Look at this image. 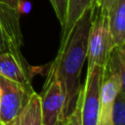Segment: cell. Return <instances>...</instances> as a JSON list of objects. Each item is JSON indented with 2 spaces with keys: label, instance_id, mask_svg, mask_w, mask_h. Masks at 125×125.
I'll return each instance as SVG.
<instances>
[{
  "label": "cell",
  "instance_id": "d6986e66",
  "mask_svg": "<svg viewBox=\"0 0 125 125\" xmlns=\"http://www.w3.org/2000/svg\"><path fill=\"white\" fill-rule=\"evenodd\" d=\"M49 1H50V2H51V3H52V0H49Z\"/></svg>",
  "mask_w": 125,
  "mask_h": 125
},
{
  "label": "cell",
  "instance_id": "30bf717a",
  "mask_svg": "<svg viewBox=\"0 0 125 125\" xmlns=\"http://www.w3.org/2000/svg\"><path fill=\"white\" fill-rule=\"evenodd\" d=\"M124 70H125V50L124 46L113 47L106 64L104 75L112 76L118 83L121 90H124Z\"/></svg>",
  "mask_w": 125,
  "mask_h": 125
},
{
  "label": "cell",
  "instance_id": "3957f363",
  "mask_svg": "<svg viewBox=\"0 0 125 125\" xmlns=\"http://www.w3.org/2000/svg\"><path fill=\"white\" fill-rule=\"evenodd\" d=\"M40 96L42 125L62 124L63 118L64 96L62 91L61 83L57 77L56 71L50 65L48 74Z\"/></svg>",
  "mask_w": 125,
  "mask_h": 125
},
{
  "label": "cell",
  "instance_id": "ffe728a7",
  "mask_svg": "<svg viewBox=\"0 0 125 125\" xmlns=\"http://www.w3.org/2000/svg\"><path fill=\"white\" fill-rule=\"evenodd\" d=\"M57 125H62V124H57Z\"/></svg>",
  "mask_w": 125,
  "mask_h": 125
},
{
  "label": "cell",
  "instance_id": "5b68a950",
  "mask_svg": "<svg viewBox=\"0 0 125 125\" xmlns=\"http://www.w3.org/2000/svg\"><path fill=\"white\" fill-rule=\"evenodd\" d=\"M34 90L0 74V121L7 125L21 110Z\"/></svg>",
  "mask_w": 125,
  "mask_h": 125
},
{
  "label": "cell",
  "instance_id": "e0dca14e",
  "mask_svg": "<svg viewBox=\"0 0 125 125\" xmlns=\"http://www.w3.org/2000/svg\"><path fill=\"white\" fill-rule=\"evenodd\" d=\"M4 51H6V47H5V42H4L1 26H0V52H4Z\"/></svg>",
  "mask_w": 125,
  "mask_h": 125
},
{
  "label": "cell",
  "instance_id": "5bb4252c",
  "mask_svg": "<svg viewBox=\"0 0 125 125\" xmlns=\"http://www.w3.org/2000/svg\"><path fill=\"white\" fill-rule=\"evenodd\" d=\"M66 2L67 0H52V6L55 10L56 16L61 23V26L62 25L65 18L66 13Z\"/></svg>",
  "mask_w": 125,
  "mask_h": 125
},
{
  "label": "cell",
  "instance_id": "8992f818",
  "mask_svg": "<svg viewBox=\"0 0 125 125\" xmlns=\"http://www.w3.org/2000/svg\"><path fill=\"white\" fill-rule=\"evenodd\" d=\"M121 91L117 81L110 75H104L100 94L99 125H112L111 114L114 99Z\"/></svg>",
  "mask_w": 125,
  "mask_h": 125
},
{
  "label": "cell",
  "instance_id": "8fae6325",
  "mask_svg": "<svg viewBox=\"0 0 125 125\" xmlns=\"http://www.w3.org/2000/svg\"><path fill=\"white\" fill-rule=\"evenodd\" d=\"M93 2L94 0H67L65 18L62 25L61 41L65 39L75 21L82 15V13L92 5Z\"/></svg>",
  "mask_w": 125,
  "mask_h": 125
},
{
  "label": "cell",
  "instance_id": "ac0fdd59",
  "mask_svg": "<svg viewBox=\"0 0 125 125\" xmlns=\"http://www.w3.org/2000/svg\"><path fill=\"white\" fill-rule=\"evenodd\" d=\"M0 125H5V124H3V123H2L1 121H0Z\"/></svg>",
  "mask_w": 125,
  "mask_h": 125
},
{
  "label": "cell",
  "instance_id": "52a82bcc",
  "mask_svg": "<svg viewBox=\"0 0 125 125\" xmlns=\"http://www.w3.org/2000/svg\"><path fill=\"white\" fill-rule=\"evenodd\" d=\"M108 28L113 47L125 45V0H117L107 12Z\"/></svg>",
  "mask_w": 125,
  "mask_h": 125
},
{
  "label": "cell",
  "instance_id": "4fadbf2b",
  "mask_svg": "<svg viewBox=\"0 0 125 125\" xmlns=\"http://www.w3.org/2000/svg\"><path fill=\"white\" fill-rule=\"evenodd\" d=\"M81 104H82V88L80 90V94H79L75 108L72 110V112L70 114H68L63 119V121L62 122V125H82V121H81Z\"/></svg>",
  "mask_w": 125,
  "mask_h": 125
},
{
  "label": "cell",
  "instance_id": "7a4b0ae2",
  "mask_svg": "<svg viewBox=\"0 0 125 125\" xmlns=\"http://www.w3.org/2000/svg\"><path fill=\"white\" fill-rule=\"evenodd\" d=\"M113 48L107 21V14L92 6V20L88 35L87 60L88 65L105 66Z\"/></svg>",
  "mask_w": 125,
  "mask_h": 125
},
{
  "label": "cell",
  "instance_id": "277c9868",
  "mask_svg": "<svg viewBox=\"0 0 125 125\" xmlns=\"http://www.w3.org/2000/svg\"><path fill=\"white\" fill-rule=\"evenodd\" d=\"M104 70V67L101 65H88L85 84L82 88V125H99L100 94Z\"/></svg>",
  "mask_w": 125,
  "mask_h": 125
},
{
  "label": "cell",
  "instance_id": "ba28073f",
  "mask_svg": "<svg viewBox=\"0 0 125 125\" xmlns=\"http://www.w3.org/2000/svg\"><path fill=\"white\" fill-rule=\"evenodd\" d=\"M0 74L27 88H32L29 73L22 68L17 59L8 51L0 52Z\"/></svg>",
  "mask_w": 125,
  "mask_h": 125
},
{
  "label": "cell",
  "instance_id": "2e32d148",
  "mask_svg": "<svg viewBox=\"0 0 125 125\" xmlns=\"http://www.w3.org/2000/svg\"><path fill=\"white\" fill-rule=\"evenodd\" d=\"M21 0H0V7L9 8L20 12Z\"/></svg>",
  "mask_w": 125,
  "mask_h": 125
},
{
  "label": "cell",
  "instance_id": "9c48e42d",
  "mask_svg": "<svg viewBox=\"0 0 125 125\" xmlns=\"http://www.w3.org/2000/svg\"><path fill=\"white\" fill-rule=\"evenodd\" d=\"M7 125H42L39 94L33 91L21 110Z\"/></svg>",
  "mask_w": 125,
  "mask_h": 125
},
{
  "label": "cell",
  "instance_id": "6da1fadb",
  "mask_svg": "<svg viewBox=\"0 0 125 125\" xmlns=\"http://www.w3.org/2000/svg\"><path fill=\"white\" fill-rule=\"evenodd\" d=\"M91 20L92 5L78 18L65 39L61 41L58 55L51 63L64 96L63 119L75 108L80 94V74L87 57Z\"/></svg>",
  "mask_w": 125,
  "mask_h": 125
},
{
  "label": "cell",
  "instance_id": "7c38bea8",
  "mask_svg": "<svg viewBox=\"0 0 125 125\" xmlns=\"http://www.w3.org/2000/svg\"><path fill=\"white\" fill-rule=\"evenodd\" d=\"M112 125H125V91L121 90L117 93L111 114Z\"/></svg>",
  "mask_w": 125,
  "mask_h": 125
},
{
  "label": "cell",
  "instance_id": "9a60e30c",
  "mask_svg": "<svg viewBox=\"0 0 125 125\" xmlns=\"http://www.w3.org/2000/svg\"><path fill=\"white\" fill-rule=\"evenodd\" d=\"M117 0H94V2L92 3V6L96 9L100 10L101 12L107 14L109 9L113 6V4Z\"/></svg>",
  "mask_w": 125,
  "mask_h": 125
}]
</instances>
